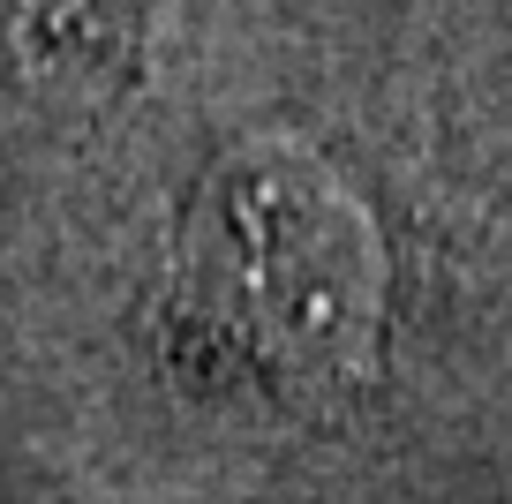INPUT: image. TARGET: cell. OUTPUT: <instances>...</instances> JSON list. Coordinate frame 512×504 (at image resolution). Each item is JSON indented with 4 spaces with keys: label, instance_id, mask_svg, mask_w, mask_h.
I'll return each instance as SVG.
<instances>
[{
    "label": "cell",
    "instance_id": "cell-1",
    "mask_svg": "<svg viewBox=\"0 0 512 504\" xmlns=\"http://www.w3.org/2000/svg\"><path fill=\"white\" fill-rule=\"evenodd\" d=\"M226 241L204 264H189V339L204 354L264 369L272 384H324L339 377L354 347L369 331V286L339 271L347 249V211H324V196H309L302 181H272V211H264V241L272 264L256 249L241 204H219Z\"/></svg>",
    "mask_w": 512,
    "mask_h": 504
}]
</instances>
